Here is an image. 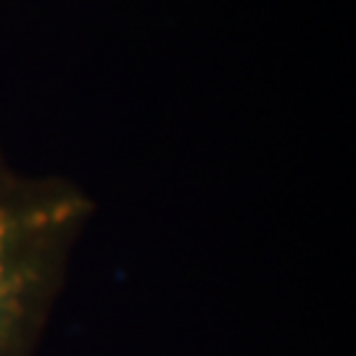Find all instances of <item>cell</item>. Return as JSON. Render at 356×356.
Returning <instances> with one entry per match:
<instances>
[{
	"mask_svg": "<svg viewBox=\"0 0 356 356\" xmlns=\"http://www.w3.org/2000/svg\"><path fill=\"white\" fill-rule=\"evenodd\" d=\"M92 216L79 182L24 172L0 143V356H40Z\"/></svg>",
	"mask_w": 356,
	"mask_h": 356,
	"instance_id": "6da1fadb",
	"label": "cell"
}]
</instances>
